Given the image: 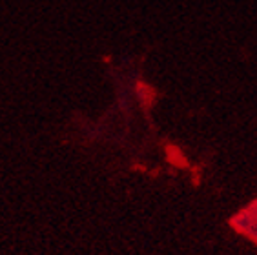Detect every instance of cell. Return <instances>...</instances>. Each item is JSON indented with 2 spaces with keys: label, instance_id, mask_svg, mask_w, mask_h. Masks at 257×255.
<instances>
[{
  "label": "cell",
  "instance_id": "6da1fadb",
  "mask_svg": "<svg viewBox=\"0 0 257 255\" xmlns=\"http://www.w3.org/2000/svg\"><path fill=\"white\" fill-rule=\"evenodd\" d=\"M230 226L233 230L244 235L246 239L253 240L257 244V199L248 204L246 208H242L241 211H237L235 215L230 219Z\"/></svg>",
  "mask_w": 257,
  "mask_h": 255
}]
</instances>
